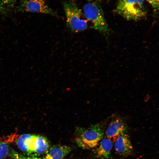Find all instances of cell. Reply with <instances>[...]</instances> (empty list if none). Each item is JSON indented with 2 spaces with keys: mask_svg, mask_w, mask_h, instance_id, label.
Here are the masks:
<instances>
[{
  "mask_svg": "<svg viewBox=\"0 0 159 159\" xmlns=\"http://www.w3.org/2000/svg\"><path fill=\"white\" fill-rule=\"evenodd\" d=\"M115 10L125 19L134 21L142 19L147 14L144 0H119Z\"/></svg>",
  "mask_w": 159,
  "mask_h": 159,
  "instance_id": "7a4b0ae2",
  "label": "cell"
},
{
  "mask_svg": "<svg viewBox=\"0 0 159 159\" xmlns=\"http://www.w3.org/2000/svg\"><path fill=\"white\" fill-rule=\"evenodd\" d=\"M19 9L23 12L39 13L57 16L56 13L43 0H24L22 1Z\"/></svg>",
  "mask_w": 159,
  "mask_h": 159,
  "instance_id": "5b68a950",
  "label": "cell"
},
{
  "mask_svg": "<svg viewBox=\"0 0 159 159\" xmlns=\"http://www.w3.org/2000/svg\"><path fill=\"white\" fill-rule=\"evenodd\" d=\"M49 143L47 139L40 135H35L33 153L35 155L42 154L48 150Z\"/></svg>",
  "mask_w": 159,
  "mask_h": 159,
  "instance_id": "8fae6325",
  "label": "cell"
},
{
  "mask_svg": "<svg viewBox=\"0 0 159 159\" xmlns=\"http://www.w3.org/2000/svg\"><path fill=\"white\" fill-rule=\"evenodd\" d=\"M88 0V1H91V0Z\"/></svg>",
  "mask_w": 159,
  "mask_h": 159,
  "instance_id": "e0dca14e",
  "label": "cell"
},
{
  "mask_svg": "<svg viewBox=\"0 0 159 159\" xmlns=\"http://www.w3.org/2000/svg\"><path fill=\"white\" fill-rule=\"evenodd\" d=\"M69 146L62 145L51 148L43 159H63L71 151Z\"/></svg>",
  "mask_w": 159,
  "mask_h": 159,
  "instance_id": "30bf717a",
  "label": "cell"
},
{
  "mask_svg": "<svg viewBox=\"0 0 159 159\" xmlns=\"http://www.w3.org/2000/svg\"><path fill=\"white\" fill-rule=\"evenodd\" d=\"M9 147L6 142L0 140V159H3L7 156Z\"/></svg>",
  "mask_w": 159,
  "mask_h": 159,
  "instance_id": "7c38bea8",
  "label": "cell"
},
{
  "mask_svg": "<svg viewBox=\"0 0 159 159\" xmlns=\"http://www.w3.org/2000/svg\"><path fill=\"white\" fill-rule=\"evenodd\" d=\"M63 5L68 27L72 32L76 33L87 29V21L74 2L65 1L63 3Z\"/></svg>",
  "mask_w": 159,
  "mask_h": 159,
  "instance_id": "3957f363",
  "label": "cell"
},
{
  "mask_svg": "<svg viewBox=\"0 0 159 159\" xmlns=\"http://www.w3.org/2000/svg\"><path fill=\"white\" fill-rule=\"evenodd\" d=\"M114 148L119 155L127 156L132 150V146L128 135L125 132L119 135L115 141Z\"/></svg>",
  "mask_w": 159,
  "mask_h": 159,
  "instance_id": "8992f818",
  "label": "cell"
},
{
  "mask_svg": "<svg viewBox=\"0 0 159 159\" xmlns=\"http://www.w3.org/2000/svg\"><path fill=\"white\" fill-rule=\"evenodd\" d=\"M84 16L87 21H90L94 29L104 35L109 34L110 32L102 9L95 2H89L84 7Z\"/></svg>",
  "mask_w": 159,
  "mask_h": 159,
  "instance_id": "277c9868",
  "label": "cell"
},
{
  "mask_svg": "<svg viewBox=\"0 0 159 159\" xmlns=\"http://www.w3.org/2000/svg\"><path fill=\"white\" fill-rule=\"evenodd\" d=\"M112 147V143L110 139L107 138L101 140L95 151L96 157L102 159H109Z\"/></svg>",
  "mask_w": 159,
  "mask_h": 159,
  "instance_id": "9c48e42d",
  "label": "cell"
},
{
  "mask_svg": "<svg viewBox=\"0 0 159 159\" xmlns=\"http://www.w3.org/2000/svg\"><path fill=\"white\" fill-rule=\"evenodd\" d=\"M15 159H41L40 158L35 157H25L21 155H17L16 156Z\"/></svg>",
  "mask_w": 159,
  "mask_h": 159,
  "instance_id": "9a60e30c",
  "label": "cell"
},
{
  "mask_svg": "<svg viewBox=\"0 0 159 159\" xmlns=\"http://www.w3.org/2000/svg\"><path fill=\"white\" fill-rule=\"evenodd\" d=\"M35 135L24 134L20 135L16 140L19 149L28 154L33 153Z\"/></svg>",
  "mask_w": 159,
  "mask_h": 159,
  "instance_id": "ba28073f",
  "label": "cell"
},
{
  "mask_svg": "<svg viewBox=\"0 0 159 159\" xmlns=\"http://www.w3.org/2000/svg\"><path fill=\"white\" fill-rule=\"evenodd\" d=\"M75 141L77 145L84 149H90L96 146L102 139L104 132L99 124L86 128L78 127L76 130Z\"/></svg>",
  "mask_w": 159,
  "mask_h": 159,
  "instance_id": "6da1fadb",
  "label": "cell"
},
{
  "mask_svg": "<svg viewBox=\"0 0 159 159\" xmlns=\"http://www.w3.org/2000/svg\"><path fill=\"white\" fill-rule=\"evenodd\" d=\"M127 126L121 119L117 118L113 119L110 123L106 131L107 138L115 141L120 134L125 132Z\"/></svg>",
  "mask_w": 159,
  "mask_h": 159,
  "instance_id": "52a82bcc",
  "label": "cell"
},
{
  "mask_svg": "<svg viewBox=\"0 0 159 159\" xmlns=\"http://www.w3.org/2000/svg\"><path fill=\"white\" fill-rule=\"evenodd\" d=\"M17 0H0V3L4 6L11 7L16 3Z\"/></svg>",
  "mask_w": 159,
  "mask_h": 159,
  "instance_id": "4fadbf2b",
  "label": "cell"
},
{
  "mask_svg": "<svg viewBox=\"0 0 159 159\" xmlns=\"http://www.w3.org/2000/svg\"><path fill=\"white\" fill-rule=\"evenodd\" d=\"M43 0L45 1V0Z\"/></svg>",
  "mask_w": 159,
  "mask_h": 159,
  "instance_id": "ac0fdd59",
  "label": "cell"
},
{
  "mask_svg": "<svg viewBox=\"0 0 159 159\" xmlns=\"http://www.w3.org/2000/svg\"><path fill=\"white\" fill-rule=\"evenodd\" d=\"M6 11L5 6L0 3V14L6 13Z\"/></svg>",
  "mask_w": 159,
  "mask_h": 159,
  "instance_id": "2e32d148",
  "label": "cell"
},
{
  "mask_svg": "<svg viewBox=\"0 0 159 159\" xmlns=\"http://www.w3.org/2000/svg\"><path fill=\"white\" fill-rule=\"evenodd\" d=\"M148 2L155 9L158 10L159 6V0H145Z\"/></svg>",
  "mask_w": 159,
  "mask_h": 159,
  "instance_id": "5bb4252c",
  "label": "cell"
}]
</instances>
